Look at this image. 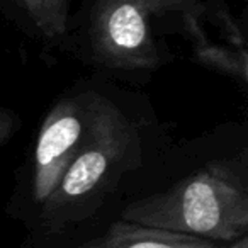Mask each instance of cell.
<instances>
[{
  "label": "cell",
  "instance_id": "5b68a950",
  "mask_svg": "<svg viewBox=\"0 0 248 248\" xmlns=\"http://www.w3.org/2000/svg\"><path fill=\"white\" fill-rule=\"evenodd\" d=\"M68 248H228L223 243L202 240V238L175 234L169 231L153 230L140 224L119 223L112 224L104 236L87 243Z\"/></svg>",
  "mask_w": 248,
  "mask_h": 248
},
{
  "label": "cell",
  "instance_id": "7a4b0ae2",
  "mask_svg": "<svg viewBox=\"0 0 248 248\" xmlns=\"http://www.w3.org/2000/svg\"><path fill=\"white\" fill-rule=\"evenodd\" d=\"M129 136L128 123L119 110L106 100H97L89 114L82 146L51 196L43 202L45 209L53 213L73 206L97 189L123 158Z\"/></svg>",
  "mask_w": 248,
  "mask_h": 248
},
{
  "label": "cell",
  "instance_id": "52a82bcc",
  "mask_svg": "<svg viewBox=\"0 0 248 248\" xmlns=\"http://www.w3.org/2000/svg\"><path fill=\"white\" fill-rule=\"evenodd\" d=\"M228 248H248V240H247V236L238 238L236 241L230 243V247H228Z\"/></svg>",
  "mask_w": 248,
  "mask_h": 248
},
{
  "label": "cell",
  "instance_id": "8992f818",
  "mask_svg": "<svg viewBox=\"0 0 248 248\" xmlns=\"http://www.w3.org/2000/svg\"><path fill=\"white\" fill-rule=\"evenodd\" d=\"M22 9L46 36H58L66 29L68 4L62 0H24Z\"/></svg>",
  "mask_w": 248,
  "mask_h": 248
},
{
  "label": "cell",
  "instance_id": "3957f363",
  "mask_svg": "<svg viewBox=\"0 0 248 248\" xmlns=\"http://www.w3.org/2000/svg\"><path fill=\"white\" fill-rule=\"evenodd\" d=\"M150 2H104L92 17L93 48L104 62L126 68L156 63V49L148 26Z\"/></svg>",
  "mask_w": 248,
  "mask_h": 248
},
{
  "label": "cell",
  "instance_id": "277c9868",
  "mask_svg": "<svg viewBox=\"0 0 248 248\" xmlns=\"http://www.w3.org/2000/svg\"><path fill=\"white\" fill-rule=\"evenodd\" d=\"M83 110L75 100H62L49 112L41 126L34 153V179L32 196L38 202H45L72 160L78 153L85 138Z\"/></svg>",
  "mask_w": 248,
  "mask_h": 248
},
{
  "label": "cell",
  "instance_id": "6da1fadb",
  "mask_svg": "<svg viewBox=\"0 0 248 248\" xmlns=\"http://www.w3.org/2000/svg\"><path fill=\"white\" fill-rule=\"evenodd\" d=\"M123 221L175 234L233 243L247 236L248 192L240 173L213 163L162 194L128 206Z\"/></svg>",
  "mask_w": 248,
  "mask_h": 248
}]
</instances>
